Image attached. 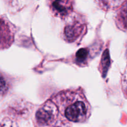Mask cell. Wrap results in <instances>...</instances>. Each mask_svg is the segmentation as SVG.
Segmentation results:
<instances>
[{
    "label": "cell",
    "instance_id": "12",
    "mask_svg": "<svg viewBox=\"0 0 127 127\" xmlns=\"http://www.w3.org/2000/svg\"><path fill=\"white\" fill-rule=\"evenodd\" d=\"M126 55H127V45H126Z\"/></svg>",
    "mask_w": 127,
    "mask_h": 127
},
{
    "label": "cell",
    "instance_id": "5",
    "mask_svg": "<svg viewBox=\"0 0 127 127\" xmlns=\"http://www.w3.org/2000/svg\"><path fill=\"white\" fill-rule=\"evenodd\" d=\"M100 45L99 46L94 45V46L79 49L76 52L75 54L73 55L71 58L72 62L81 68L88 66L89 62L100 52L101 48Z\"/></svg>",
    "mask_w": 127,
    "mask_h": 127
},
{
    "label": "cell",
    "instance_id": "2",
    "mask_svg": "<svg viewBox=\"0 0 127 127\" xmlns=\"http://www.w3.org/2000/svg\"><path fill=\"white\" fill-rule=\"evenodd\" d=\"M35 127H68L72 124L60 112L57 105L50 99L41 104L34 114Z\"/></svg>",
    "mask_w": 127,
    "mask_h": 127
},
{
    "label": "cell",
    "instance_id": "7",
    "mask_svg": "<svg viewBox=\"0 0 127 127\" xmlns=\"http://www.w3.org/2000/svg\"><path fill=\"white\" fill-rule=\"evenodd\" d=\"M115 26L120 31L127 32V0L116 9L114 16Z\"/></svg>",
    "mask_w": 127,
    "mask_h": 127
},
{
    "label": "cell",
    "instance_id": "1",
    "mask_svg": "<svg viewBox=\"0 0 127 127\" xmlns=\"http://www.w3.org/2000/svg\"><path fill=\"white\" fill-rule=\"evenodd\" d=\"M62 115L69 122L83 124L89 120L92 107L81 87L61 91L51 97Z\"/></svg>",
    "mask_w": 127,
    "mask_h": 127
},
{
    "label": "cell",
    "instance_id": "8",
    "mask_svg": "<svg viewBox=\"0 0 127 127\" xmlns=\"http://www.w3.org/2000/svg\"><path fill=\"white\" fill-rule=\"evenodd\" d=\"M98 7L105 12L119 8L125 0H94Z\"/></svg>",
    "mask_w": 127,
    "mask_h": 127
},
{
    "label": "cell",
    "instance_id": "3",
    "mask_svg": "<svg viewBox=\"0 0 127 127\" xmlns=\"http://www.w3.org/2000/svg\"><path fill=\"white\" fill-rule=\"evenodd\" d=\"M61 37L66 43L79 45L88 32V21L83 14L73 12L66 20Z\"/></svg>",
    "mask_w": 127,
    "mask_h": 127
},
{
    "label": "cell",
    "instance_id": "4",
    "mask_svg": "<svg viewBox=\"0 0 127 127\" xmlns=\"http://www.w3.org/2000/svg\"><path fill=\"white\" fill-rule=\"evenodd\" d=\"M50 14L53 17L64 21L74 9V0H47Z\"/></svg>",
    "mask_w": 127,
    "mask_h": 127
},
{
    "label": "cell",
    "instance_id": "9",
    "mask_svg": "<svg viewBox=\"0 0 127 127\" xmlns=\"http://www.w3.org/2000/svg\"><path fill=\"white\" fill-rule=\"evenodd\" d=\"M109 60H110L109 51L108 50V49H107L103 54L102 58V60L100 62V64L99 65V68L103 78L105 77L107 73V72L108 69H109V67L111 64V63L109 62Z\"/></svg>",
    "mask_w": 127,
    "mask_h": 127
},
{
    "label": "cell",
    "instance_id": "6",
    "mask_svg": "<svg viewBox=\"0 0 127 127\" xmlns=\"http://www.w3.org/2000/svg\"><path fill=\"white\" fill-rule=\"evenodd\" d=\"M15 32V26L7 19H0V49L11 47L14 40Z\"/></svg>",
    "mask_w": 127,
    "mask_h": 127
},
{
    "label": "cell",
    "instance_id": "11",
    "mask_svg": "<svg viewBox=\"0 0 127 127\" xmlns=\"http://www.w3.org/2000/svg\"><path fill=\"white\" fill-rule=\"evenodd\" d=\"M120 82L122 93L124 97L127 99V63L124 72L122 74Z\"/></svg>",
    "mask_w": 127,
    "mask_h": 127
},
{
    "label": "cell",
    "instance_id": "10",
    "mask_svg": "<svg viewBox=\"0 0 127 127\" xmlns=\"http://www.w3.org/2000/svg\"><path fill=\"white\" fill-rule=\"evenodd\" d=\"M11 87L8 79L0 73V95H4L9 92Z\"/></svg>",
    "mask_w": 127,
    "mask_h": 127
}]
</instances>
